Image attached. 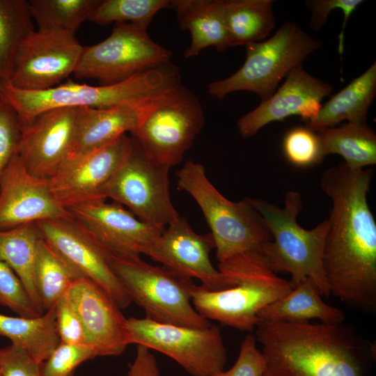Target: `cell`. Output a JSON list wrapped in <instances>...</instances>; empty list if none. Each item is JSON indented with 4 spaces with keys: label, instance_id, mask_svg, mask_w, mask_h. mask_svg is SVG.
<instances>
[{
    "label": "cell",
    "instance_id": "1",
    "mask_svg": "<svg viewBox=\"0 0 376 376\" xmlns=\"http://www.w3.org/2000/svg\"><path fill=\"white\" fill-rule=\"evenodd\" d=\"M373 173L341 162L320 179L331 201L322 260L330 295L368 311L376 308V222L368 202Z\"/></svg>",
    "mask_w": 376,
    "mask_h": 376
},
{
    "label": "cell",
    "instance_id": "2",
    "mask_svg": "<svg viewBox=\"0 0 376 376\" xmlns=\"http://www.w3.org/2000/svg\"><path fill=\"white\" fill-rule=\"evenodd\" d=\"M268 376H365L361 348L341 324L259 322Z\"/></svg>",
    "mask_w": 376,
    "mask_h": 376
},
{
    "label": "cell",
    "instance_id": "3",
    "mask_svg": "<svg viewBox=\"0 0 376 376\" xmlns=\"http://www.w3.org/2000/svg\"><path fill=\"white\" fill-rule=\"evenodd\" d=\"M179 84L177 70L166 63L108 86H91L68 80L46 90L26 91L15 88L7 81H0V100L15 110L23 125L41 113L55 108L142 107Z\"/></svg>",
    "mask_w": 376,
    "mask_h": 376
},
{
    "label": "cell",
    "instance_id": "4",
    "mask_svg": "<svg viewBox=\"0 0 376 376\" xmlns=\"http://www.w3.org/2000/svg\"><path fill=\"white\" fill-rule=\"evenodd\" d=\"M218 268L232 277L236 285L221 290L196 285L192 305L204 318L240 330L254 331L259 322L258 312L293 288L290 281L270 269L259 251L236 255L219 263Z\"/></svg>",
    "mask_w": 376,
    "mask_h": 376
},
{
    "label": "cell",
    "instance_id": "5",
    "mask_svg": "<svg viewBox=\"0 0 376 376\" xmlns=\"http://www.w3.org/2000/svg\"><path fill=\"white\" fill-rule=\"evenodd\" d=\"M249 201L264 219L272 235V240L259 251L270 269L275 273L290 274L293 287L308 278L321 296L328 297L330 292L322 262L328 220L311 229L301 226L297 218L303 201L296 191L285 194L282 207L261 198H249Z\"/></svg>",
    "mask_w": 376,
    "mask_h": 376
},
{
    "label": "cell",
    "instance_id": "6",
    "mask_svg": "<svg viewBox=\"0 0 376 376\" xmlns=\"http://www.w3.org/2000/svg\"><path fill=\"white\" fill-rule=\"evenodd\" d=\"M176 175L178 189L194 198L206 219L219 263L242 253L260 251L272 240L264 219L249 198L238 202L226 198L209 180L202 164L187 161Z\"/></svg>",
    "mask_w": 376,
    "mask_h": 376
},
{
    "label": "cell",
    "instance_id": "7",
    "mask_svg": "<svg viewBox=\"0 0 376 376\" xmlns=\"http://www.w3.org/2000/svg\"><path fill=\"white\" fill-rule=\"evenodd\" d=\"M111 267L132 301L149 319L159 323L206 328L210 322L191 303L196 284L191 278L163 265H152L140 256L109 253Z\"/></svg>",
    "mask_w": 376,
    "mask_h": 376
},
{
    "label": "cell",
    "instance_id": "8",
    "mask_svg": "<svg viewBox=\"0 0 376 376\" xmlns=\"http://www.w3.org/2000/svg\"><path fill=\"white\" fill-rule=\"evenodd\" d=\"M321 45V41L299 25L287 21L269 39L246 45V56L242 67L230 77L210 83L207 91L221 100L231 93L246 91L258 94L261 102L265 101L293 68L301 65Z\"/></svg>",
    "mask_w": 376,
    "mask_h": 376
},
{
    "label": "cell",
    "instance_id": "9",
    "mask_svg": "<svg viewBox=\"0 0 376 376\" xmlns=\"http://www.w3.org/2000/svg\"><path fill=\"white\" fill-rule=\"evenodd\" d=\"M204 123L198 98L180 84L143 107L132 135L150 158L170 169L181 162Z\"/></svg>",
    "mask_w": 376,
    "mask_h": 376
},
{
    "label": "cell",
    "instance_id": "10",
    "mask_svg": "<svg viewBox=\"0 0 376 376\" xmlns=\"http://www.w3.org/2000/svg\"><path fill=\"white\" fill-rule=\"evenodd\" d=\"M132 138L131 148L100 190L102 200L126 206L141 221L160 230L178 216L169 194V168L150 158Z\"/></svg>",
    "mask_w": 376,
    "mask_h": 376
},
{
    "label": "cell",
    "instance_id": "11",
    "mask_svg": "<svg viewBox=\"0 0 376 376\" xmlns=\"http://www.w3.org/2000/svg\"><path fill=\"white\" fill-rule=\"evenodd\" d=\"M128 343L171 357L193 376H214L224 370L227 350L219 328L164 324L147 317L127 318Z\"/></svg>",
    "mask_w": 376,
    "mask_h": 376
},
{
    "label": "cell",
    "instance_id": "12",
    "mask_svg": "<svg viewBox=\"0 0 376 376\" xmlns=\"http://www.w3.org/2000/svg\"><path fill=\"white\" fill-rule=\"evenodd\" d=\"M171 55L150 38L147 29L130 23L115 24L106 39L84 47L73 74L79 79H96L100 86L112 85L169 62Z\"/></svg>",
    "mask_w": 376,
    "mask_h": 376
},
{
    "label": "cell",
    "instance_id": "13",
    "mask_svg": "<svg viewBox=\"0 0 376 376\" xmlns=\"http://www.w3.org/2000/svg\"><path fill=\"white\" fill-rule=\"evenodd\" d=\"M83 49L75 35L33 31L19 45L7 82L26 91L54 87L74 73Z\"/></svg>",
    "mask_w": 376,
    "mask_h": 376
},
{
    "label": "cell",
    "instance_id": "14",
    "mask_svg": "<svg viewBox=\"0 0 376 376\" xmlns=\"http://www.w3.org/2000/svg\"><path fill=\"white\" fill-rule=\"evenodd\" d=\"M42 237L83 277L100 287L120 308L132 300L113 271L109 253L71 219L36 222Z\"/></svg>",
    "mask_w": 376,
    "mask_h": 376
},
{
    "label": "cell",
    "instance_id": "15",
    "mask_svg": "<svg viewBox=\"0 0 376 376\" xmlns=\"http://www.w3.org/2000/svg\"><path fill=\"white\" fill-rule=\"evenodd\" d=\"M210 233H196L185 218L178 216L168 224L144 255L173 271L196 278L209 290H221L236 285L230 276L212 265L210 251L214 249Z\"/></svg>",
    "mask_w": 376,
    "mask_h": 376
},
{
    "label": "cell",
    "instance_id": "16",
    "mask_svg": "<svg viewBox=\"0 0 376 376\" xmlns=\"http://www.w3.org/2000/svg\"><path fill=\"white\" fill-rule=\"evenodd\" d=\"M132 138L124 134L90 152L68 159L48 180L56 201L67 210L102 200L100 190L127 155Z\"/></svg>",
    "mask_w": 376,
    "mask_h": 376
},
{
    "label": "cell",
    "instance_id": "17",
    "mask_svg": "<svg viewBox=\"0 0 376 376\" xmlns=\"http://www.w3.org/2000/svg\"><path fill=\"white\" fill-rule=\"evenodd\" d=\"M72 219L109 253L140 256L164 230L138 219L116 202L95 200L68 209Z\"/></svg>",
    "mask_w": 376,
    "mask_h": 376
},
{
    "label": "cell",
    "instance_id": "18",
    "mask_svg": "<svg viewBox=\"0 0 376 376\" xmlns=\"http://www.w3.org/2000/svg\"><path fill=\"white\" fill-rule=\"evenodd\" d=\"M79 109H52L21 125L17 155L31 174L49 180L68 159Z\"/></svg>",
    "mask_w": 376,
    "mask_h": 376
},
{
    "label": "cell",
    "instance_id": "19",
    "mask_svg": "<svg viewBox=\"0 0 376 376\" xmlns=\"http://www.w3.org/2000/svg\"><path fill=\"white\" fill-rule=\"evenodd\" d=\"M48 180L31 174L16 155L0 179V230L44 220L71 219Z\"/></svg>",
    "mask_w": 376,
    "mask_h": 376
},
{
    "label": "cell",
    "instance_id": "20",
    "mask_svg": "<svg viewBox=\"0 0 376 376\" xmlns=\"http://www.w3.org/2000/svg\"><path fill=\"white\" fill-rule=\"evenodd\" d=\"M332 91L331 85L311 75L299 65L286 75L269 98L238 120L239 133L243 138L252 137L266 125L291 116H299L306 123L313 120L322 99Z\"/></svg>",
    "mask_w": 376,
    "mask_h": 376
},
{
    "label": "cell",
    "instance_id": "21",
    "mask_svg": "<svg viewBox=\"0 0 376 376\" xmlns=\"http://www.w3.org/2000/svg\"><path fill=\"white\" fill-rule=\"evenodd\" d=\"M66 295L81 320L86 345L96 356L120 355L129 345L127 318L113 299L84 277L76 280Z\"/></svg>",
    "mask_w": 376,
    "mask_h": 376
},
{
    "label": "cell",
    "instance_id": "22",
    "mask_svg": "<svg viewBox=\"0 0 376 376\" xmlns=\"http://www.w3.org/2000/svg\"><path fill=\"white\" fill-rule=\"evenodd\" d=\"M145 105L79 107L74 141L68 159L100 148L127 132H134Z\"/></svg>",
    "mask_w": 376,
    "mask_h": 376
},
{
    "label": "cell",
    "instance_id": "23",
    "mask_svg": "<svg viewBox=\"0 0 376 376\" xmlns=\"http://www.w3.org/2000/svg\"><path fill=\"white\" fill-rule=\"evenodd\" d=\"M170 6L176 13L180 29L191 34L185 58L197 56L209 47L219 52L231 47L222 0H172Z\"/></svg>",
    "mask_w": 376,
    "mask_h": 376
},
{
    "label": "cell",
    "instance_id": "24",
    "mask_svg": "<svg viewBox=\"0 0 376 376\" xmlns=\"http://www.w3.org/2000/svg\"><path fill=\"white\" fill-rule=\"evenodd\" d=\"M376 94V63L354 79L322 105L316 117L306 122L307 127L321 132L343 120L366 124L368 109Z\"/></svg>",
    "mask_w": 376,
    "mask_h": 376
},
{
    "label": "cell",
    "instance_id": "25",
    "mask_svg": "<svg viewBox=\"0 0 376 376\" xmlns=\"http://www.w3.org/2000/svg\"><path fill=\"white\" fill-rule=\"evenodd\" d=\"M258 318L259 322L269 323L307 322L317 319L326 324H341L345 315L341 310L326 304L308 278L284 297L265 306L258 312Z\"/></svg>",
    "mask_w": 376,
    "mask_h": 376
},
{
    "label": "cell",
    "instance_id": "26",
    "mask_svg": "<svg viewBox=\"0 0 376 376\" xmlns=\"http://www.w3.org/2000/svg\"><path fill=\"white\" fill-rule=\"evenodd\" d=\"M41 238L36 222L0 230V260L19 278L40 315L45 311L36 285L35 265Z\"/></svg>",
    "mask_w": 376,
    "mask_h": 376
},
{
    "label": "cell",
    "instance_id": "27",
    "mask_svg": "<svg viewBox=\"0 0 376 376\" xmlns=\"http://www.w3.org/2000/svg\"><path fill=\"white\" fill-rule=\"evenodd\" d=\"M55 306L36 317H14L0 313V336L8 338L12 345L42 363L61 343L56 329Z\"/></svg>",
    "mask_w": 376,
    "mask_h": 376
},
{
    "label": "cell",
    "instance_id": "28",
    "mask_svg": "<svg viewBox=\"0 0 376 376\" xmlns=\"http://www.w3.org/2000/svg\"><path fill=\"white\" fill-rule=\"evenodd\" d=\"M232 47L263 41L275 26L272 0H222Z\"/></svg>",
    "mask_w": 376,
    "mask_h": 376
},
{
    "label": "cell",
    "instance_id": "29",
    "mask_svg": "<svg viewBox=\"0 0 376 376\" xmlns=\"http://www.w3.org/2000/svg\"><path fill=\"white\" fill-rule=\"evenodd\" d=\"M318 133L324 157L338 155L352 170L376 164V135L367 124L347 123Z\"/></svg>",
    "mask_w": 376,
    "mask_h": 376
},
{
    "label": "cell",
    "instance_id": "30",
    "mask_svg": "<svg viewBox=\"0 0 376 376\" xmlns=\"http://www.w3.org/2000/svg\"><path fill=\"white\" fill-rule=\"evenodd\" d=\"M83 277L42 237L35 265V281L42 308L54 307L73 283Z\"/></svg>",
    "mask_w": 376,
    "mask_h": 376
},
{
    "label": "cell",
    "instance_id": "31",
    "mask_svg": "<svg viewBox=\"0 0 376 376\" xmlns=\"http://www.w3.org/2000/svg\"><path fill=\"white\" fill-rule=\"evenodd\" d=\"M34 31L29 1L0 0V81H8L16 51Z\"/></svg>",
    "mask_w": 376,
    "mask_h": 376
},
{
    "label": "cell",
    "instance_id": "32",
    "mask_svg": "<svg viewBox=\"0 0 376 376\" xmlns=\"http://www.w3.org/2000/svg\"><path fill=\"white\" fill-rule=\"evenodd\" d=\"M100 0H31L33 19L39 31L75 35L81 25L89 20Z\"/></svg>",
    "mask_w": 376,
    "mask_h": 376
},
{
    "label": "cell",
    "instance_id": "33",
    "mask_svg": "<svg viewBox=\"0 0 376 376\" xmlns=\"http://www.w3.org/2000/svg\"><path fill=\"white\" fill-rule=\"evenodd\" d=\"M170 4L169 0H100L89 21L100 25L130 23L147 29L155 15Z\"/></svg>",
    "mask_w": 376,
    "mask_h": 376
},
{
    "label": "cell",
    "instance_id": "34",
    "mask_svg": "<svg viewBox=\"0 0 376 376\" xmlns=\"http://www.w3.org/2000/svg\"><path fill=\"white\" fill-rule=\"evenodd\" d=\"M283 149L288 160L299 167L311 166L324 159L319 134L307 127L289 130L283 138Z\"/></svg>",
    "mask_w": 376,
    "mask_h": 376
},
{
    "label": "cell",
    "instance_id": "35",
    "mask_svg": "<svg viewBox=\"0 0 376 376\" xmlns=\"http://www.w3.org/2000/svg\"><path fill=\"white\" fill-rule=\"evenodd\" d=\"M95 357L93 350L86 345L60 343L41 363V373L42 376H73L81 363Z\"/></svg>",
    "mask_w": 376,
    "mask_h": 376
},
{
    "label": "cell",
    "instance_id": "36",
    "mask_svg": "<svg viewBox=\"0 0 376 376\" xmlns=\"http://www.w3.org/2000/svg\"><path fill=\"white\" fill-rule=\"evenodd\" d=\"M0 306L19 316L36 317L38 313L19 278L0 260Z\"/></svg>",
    "mask_w": 376,
    "mask_h": 376
},
{
    "label": "cell",
    "instance_id": "37",
    "mask_svg": "<svg viewBox=\"0 0 376 376\" xmlns=\"http://www.w3.org/2000/svg\"><path fill=\"white\" fill-rule=\"evenodd\" d=\"M21 132L17 112L10 104L0 100V179L17 155Z\"/></svg>",
    "mask_w": 376,
    "mask_h": 376
},
{
    "label": "cell",
    "instance_id": "38",
    "mask_svg": "<svg viewBox=\"0 0 376 376\" xmlns=\"http://www.w3.org/2000/svg\"><path fill=\"white\" fill-rule=\"evenodd\" d=\"M363 2L361 0H306L305 3L311 11L309 26L313 31H319L333 10H342L344 18L338 36V52L341 55L343 52L344 33L347 22L352 13Z\"/></svg>",
    "mask_w": 376,
    "mask_h": 376
},
{
    "label": "cell",
    "instance_id": "39",
    "mask_svg": "<svg viewBox=\"0 0 376 376\" xmlns=\"http://www.w3.org/2000/svg\"><path fill=\"white\" fill-rule=\"evenodd\" d=\"M265 372V357L256 345L255 336L249 334L241 344L235 364L228 370H223L214 376H263Z\"/></svg>",
    "mask_w": 376,
    "mask_h": 376
},
{
    "label": "cell",
    "instance_id": "40",
    "mask_svg": "<svg viewBox=\"0 0 376 376\" xmlns=\"http://www.w3.org/2000/svg\"><path fill=\"white\" fill-rule=\"evenodd\" d=\"M55 309L60 342L70 345H86L84 327L66 294L57 302Z\"/></svg>",
    "mask_w": 376,
    "mask_h": 376
},
{
    "label": "cell",
    "instance_id": "41",
    "mask_svg": "<svg viewBox=\"0 0 376 376\" xmlns=\"http://www.w3.org/2000/svg\"><path fill=\"white\" fill-rule=\"evenodd\" d=\"M40 365L14 345L0 348V373L2 376H42Z\"/></svg>",
    "mask_w": 376,
    "mask_h": 376
},
{
    "label": "cell",
    "instance_id": "42",
    "mask_svg": "<svg viewBox=\"0 0 376 376\" xmlns=\"http://www.w3.org/2000/svg\"><path fill=\"white\" fill-rule=\"evenodd\" d=\"M127 376H160L157 360L150 350L136 345L135 358L129 366Z\"/></svg>",
    "mask_w": 376,
    "mask_h": 376
},
{
    "label": "cell",
    "instance_id": "43",
    "mask_svg": "<svg viewBox=\"0 0 376 376\" xmlns=\"http://www.w3.org/2000/svg\"><path fill=\"white\" fill-rule=\"evenodd\" d=\"M263 376H268V375H267L266 373H265V374L263 375Z\"/></svg>",
    "mask_w": 376,
    "mask_h": 376
},
{
    "label": "cell",
    "instance_id": "44",
    "mask_svg": "<svg viewBox=\"0 0 376 376\" xmlns=\"http://www.w3.org/2000/svg\"><path fill=\"white\" fill-rule=\"evenodd\" d=\"M0 376H2L1 374V373H0Z\"/></svg>",
    "mask_w": 376,
    "mask_h": 376
}]
</instances>
